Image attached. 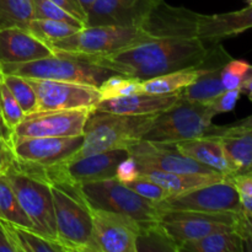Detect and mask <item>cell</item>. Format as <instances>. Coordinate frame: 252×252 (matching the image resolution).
<instances>
[{
	"mask_svg": "<svg viewBox=\"0 0 252 252\" xmlns=\"http://www.w3.org/2000/svg\"><path fill=\"white\" fill-rule=\"evenodd\" d=\"M32 4H33L34 19L58 20V21L68 22L79 27H85L84 24H81L79 20L68 14L65 10L62 9L52 0H32Z\"/></svg>",
	"mask_w": 252,
	"mask_h": 252,
	"instance_id": "obj_35",
	"label": "cell"
},
{
	"mask_svg": "<svg viewBox=\"0 0 252 252\" xmlns=\"http://www.w3.org/2000/svg\"><path fill=\"white\" fill-rule=\"evenodd\" d=\"M172 145L180 153L196 160L199 164L206 165L225 176L234 175L223 147L217 138L204 135V137L172 143Z\"/></svg>",
	"mask_w": 252,
	"mask_h": 252,
	"instance_id": "obj_22",
	"label": "cell"
},
{
	"mask_svg": "<svg viewBox=\"0 0 252 252\" xmlns=\"http://www.w3.org/2000/svg\"><path fill=\"white\" fill-rule=\"evenodd\" d=\"M53 2H56L58 6H61L62 9L65 10L68 14H70L71 16L75 17L76 20L84 24L85 26L86 22V12L84 11L83 6H81L80 1L79 0H52Z\"/></svg>",
	"mask_w": 252,
	"mask_h": 252,
	"instance_id": "obj_42",
	"label": "cell"
},
{
	"mask_svg": "<svg viewBox=\"0 0 252 252\" xmlns=\"http://www.w3.org/2000/svg\"><path fill=\"white\" fill-rule=\"evenodd\" d=\"M199 73H201V69L192 68L155 76V78L140 81V91L153 94V95H169V94L180 93L182 89L193 83L198 78Z\"/></svg>",
	"mask_w": 252,
	"mask_h": 252,
	"instance_id": "obj_25",
	"label": "cell"
},
{
	"mask_svg": "<svg viewBox=\"0 0 252 252\" xmlns=\"http://www.w3.org/2000/svg\"><path fill=\"white\" fill-rule=\"evenodd\" d=\"M239 196H252V170L229 176Z\"/></svg>",
	"mask_w": 252,
	"mask_h": 252,
	"instance_id": "obj_40",
	"label": "cell"
},
{
	"mask_svg": "<svg viewBox=\"0 0 252 252\" xmlns=\"http://www.w3.org/2000/svg\"><path fill=\"white\" fill-rule=\"evenodd\" d=\"M159 0H96L86 14L85 26H142Z\"/></svg>",
	"mask_w": 252,
	"mask_h": 252,
	"instance_id": "obj_16",
	"label": "cell"
},
{
	"mask_svg": "<svg viewBox=\"0 0 252 252\" xmlns=\"http://www.w3.org/2000/svg\"><path fill=\"white\" fill-rule=\"evenodd\" d=\"M4 223L15 252H65L59 244L41 235L33 229Z\"/></svg>",
	"mask_w": 252,
	"mask_h": 252,
	"instance_id": "obj_27",
	"label": "cell"
},
{
	"mask_svg": "<svg viewBox=\"0 0 252 252\" xmlns=\"http://www.w3.org/2000/svg\"><path fill=\"white\" fill-rule=\"evenodd\" d=\"M231 126L240 130H252V115L231 123Z\"/></svg>",
	"mask_w": 252,
	"mask_h": 252,
	"instance_id": "obj_46",
	"label": "cell"
},
{
	"mask_svg": "<svg viewBox=\"0 0 252 252\" xmlns=\"http://www.w3.org/2000/svg\"><path fill=\"white\" fill-rule=\"evenodd\" d=\"M179 98V93L169 95H153L140 91L132 95L101 100L94 110L120 115H158L175 105Z\"/></svg>",
	"mask_w": 252,
	"mask_h": 252,
	"instance_id": "obj_20",
	"label": "cell"
},
{
	"mask_svg": "<svg viewBox=\"0 0 252 252\" xmlns=\"http://www.w3.org/2000/svg\"><path fill=\"white\" fill-rule=\"evenodd\" d=\"M4 174L14 189L20 206L31 220L34 231L57 243L51 184L43 177L22 169L15 160L7 165Z\"/></svg>",
	"mask_w": 252,
	"mask_h": 252,
	"instance_id": "obj_5",
	"label": "cell"
},
{
	"mask_svg": "<svg viewBox=\"0 0 252 252\" xmlns=\"http://www.w3.org/2000/svg\"><path fill=\"white\" fill-rule=\"evenodd\" d=\"M0 137L7 143V144H11L12 139V130L5 125L4 120L1 117V113H0Z\"/></svg>",
	"mask_w": 252,
	"mask_h": 252,
	"instance_id": "obj_45",
	"label": "cell"
},
{
	"mask_svg": "<svg viewBox=\"0 0 252 252\" xmlns=\"http://www.w3.org/2000/svg\"><path fill=\"white\" fill-rule=\"evenodd\" d=\"M1 85H2V73L0 71V88H1Z\"/></svg>",
	"mask_w": 252,
	"mask_h": 252,
	"instance_id": "obj_50",
	"label": "cell"
},
{
	"mask_svg": "<svg viewBox=\"0 0 252 252\" xmlns=\"http://www.w3.org/2000/svg\"><path fill=\"white\" fill-rule=\"evenodd\" d=\"M79 1H80L81 6H83V9H84V11L88 14V11L90 10V7L93 6L94 2H95L96 0H79Z\"/></svg>",
	"mask_w": 252,
	"mask_h": 252,
	"instance_id": "obj_49",
	"label": "cell"
},
{
	"mask_svg": "<svg viewBox=\"0 0 252 252\" xmlns=\"http://www.w3.org/2000/svg\"><path fill=\"white\" fill-rule=\"evenodd\" d=\"M235 230L243 238L245 251H252V216H245L241 213Z\"/></svg>",
	"mask_w": 252,
	"mask_h": 252,
	"instance_id": "obj_41",
	"label": "cell"
},
{
	"mask_svg": "<svg viewBox=\"0 0 252 252\" xmlns=\"http://www.w3.org/2000/svg\"><path fill=\"white\" fill-rule=\"evenodd\" d=\"M2 74H14L26 79H47V80L71 81L98 86L115 73L111 69L94 63L78 54L53 52V54L37 61L22 64L0 66Z\"/></svg>",
	"mask_w": 252,
	"mask_h": 252,
	"instance_id": "obj_3",
	"label": "cell"
},
{
	"mask_svg": "<svg viewBox=\"0 0 252 252\" xmlns=\"http://www.w3.org/2000/svg\"><path fill=\"white\" fill-rule=\"evenodd\" d=\"M249 2H250V5H252V0H248Z\"/></svg>",
	"mask_w": 252,
	"mask_h": 252,
	"instance_id": "obj_52",
	"label": "cell"
},
{
	"mask_svg": "<svg viewBox=\"0 0 252 252\" xmlns=\"http://www.w3.org/2000/svg\"><path fill=\"white\" fill-rule=\"evenodd\" d=\"M98 91H100L101 100L132 95V94L140 93V80L121 74H113L98 86Z\"/></svg>",
	"mask_w": 252,
	"mask_h": 252,
	"instance_id": "obj_33",
	"label": "cell"
},
{
	"mask_svg": "<svg viewBox=\"0 0 252 252\" xmlns=\"http://www.w3.org/2000/svg\"><path fill=\"white\" fill-rule=\"evenodd\" d=\"M0 252H15V248L10 241L4 223L0 220Z\"/></svg>",
	"mask_w": 252,
	"mask_h": 252,
	"instance_id": "obj_44",
	"label": "cell"
},
{
	"mask_svg": "<svg viewBox=\"0 0 252 252\" xmlns=\"http://www.w3.org/2000/svg\"><path fill=\"white\" fill-rule=\"evenodd\" d=\"M81 29L83 27L75 26L68 22L48 19H32L27 26V31L31 32L34 37L46 44L65 38Z\"/></svg>",
	"mask_w": 252,
	"mask_h": 252,
	"instance_id": "obj_30",
	"label": "cell"
},
{
	"mask_svg": "<svg viewBox=\"0 0 252 252\" xmlns=\"http://www.w3.org/2000/svg\"><path fill=\"white\" fill-rule=\"evenodd\" d=\"M138 176H139V166H138L134 158L130 157V155L125 158V159L118 164L117 169H116L115 177L118 181L122 182V184H127V182L133 181V180L137 179Z\"/></svg>",
	"mask_w": 252,
	"mask_h": 252,
	"instance_id": "obj_39",
	"label": "cell"
},
{
	"mask_svg": "<svg viewBox=\"0 0 252 252\" xmlns=\"http://www.w3.org/2000/svg\"><path fill=\"white\" fill-rule=\"evenodd\" d=\"M154 39L139 26H85L75 33L48 43L53 52L81 57H103Z\"/></svg>",
	"mask_w": 252,
	"mask_h": 252,
	"instance_id": "obj_4",
	"label": "cell"
},
{
	"mask_svg": "<svg viewBox=\"0 0 252 252\" xmlns=\"http://www.w3.org/2000/svg\"><path fill=\"white\" fill-rule=\"evenodd\" d=\"M34 19L32 0H0V30L17 29L27 30Z\"/></svg>",
	"mask_w": 252,
	"mask_h": 252,
	"instance_id": "obj_29",
	"label": "cell"
},
{
	"mask_svg": "<svg viewBox=\"0 0 252 252\" xmlns=\"http://www.w3.org/2000/svg\"><path fill=\"white\" fill-rule=\"evenodd\" d=\"M93 110L34 111L24 116L14 128L19 137H74L84 134V126Z\"/></svg>",
	"mask_w": 252,
	"mask_h": 252,
	"instance_id": "obj_14",
	"label": "cell"
},
{
	"mask_svg": "<svg viewBox=\"0 0 252 252\" xmlns=\"http://www.w3.org/2000/svg\"><path fill=\"white\" fill-rule=\"evenodd\" d=\"M198 78L189 84V86L182 89L180 91V97L187 101H193V102H199L207 105L211 102L214 97L223 93L224 89L221 84V69L219 68H199Z\"/></svg>",
	"mask_w": 252,
	"mask_h": 252,
	"instance_id": "obj_24",
	"label": "cell"
},
{
	"mask_svg": "<svg viewBox=\"0 0 252 252\" xmlns=\"http://www.w3.org/2000/svg\"><path fill=\"white\" fill-rule=\"evenodd\" d=\"M252 29V5L238 11L198 15L196 37L204 42H218Z\"/></svg>",
	"mask_w": 252,
	"mask_h": 252,
	"instance_id": "obj_19",
	"label": "cell"
},
{
	"mask_svg": "<svg viewBox=\"0 0 252 252\" xmlns=\"http://www.w3.org/2000/svg\"><path fill=\"white\" fill-rule=\"evenodd\" d=\"M248 62L230 59L221 69V84L225 90L240 89L246 80V73L249 68Z\"/></svg>",
	"mask_w": 252,
	"mask_h": 252,
	"instance_id": "obj_36",
	"label": "cell"
},
{
	"mask_svg": "<svg viewBox=\"0 0 252 252\" xmlns=\"http://www.w3.org/2000/svg\"><path fill=\"white\" fill-rule=\"evenodd\" d=\"M241 96L240 89H231V90H224L223 93L219 94L217 97H214L211 102L207 105L218 115V113L230 112L235 108L239 98Z\"/></svg>",
	"mask_w": 252,
	"mask_h": 252,
	"instance_id": "obj_38",
	"label": "cell"
},
{
	"mask_svg": "<svg viewBox=\"0 0 252 252\" xmlns=\"http://www.w3.org/2000/svg\"><path fill=\"white\" fill-rule=\"evenodd\" d=\"M2 83L12 94L25 115L37 111V95L29 79L14 74H2Z\"/></svg>",
	"mask_w": 252,
	"mask_h": 252,
	"instance_id": "obj_32",
	"label": "cell"
},
{
	"mask_svg": "<svg viewBox=\"0 0 252 252\" xmlns=\"http://www.w3.org/2000/svg\"><path fill=\"white\" fill-rule=\"evenodd\" d=\"M2 171H4V167H2V165L1 164H0V174H1V172Z\"/></svg>",
	"mask_w": 252,
	"mask_h": 252,
	"instance_id": "obj_51",
	"label": "cell"
},
{
	"mask_svg": "<svg viewBox=\"0 0 252 252\" xmlns=\"http://www.w3.org/2000/svg\"><path fill=\"white\" fill-rule=\"evenodd\" d=\"M53 54V49L25 29L0 30V66L22 64Z\"/></svg>",
	"mask_w": 252,
	"mask_h": 252,
	"instance_id": "obj_18",
	"label": "cell"
},
{
	"mask_svg": "<svg viewBox=\"0 0 252 252\" xmlns=\"http://www.w3.org/2000/svg\"><path fill=\"white\" fill-rule=\"evenodd\" d=\"M155 115L133 116L93 110L84 126V142L74 157L115 149L128 150L143 139Z\"/></svg>",
	"mask_w": 252,
	"mask_h": 252,
	"instance_id": "obj_2",
	"label": "cell"
},
{
	"mask_svg": "<svg viewBox=\"0 0 252 252\" xmlns=\"http://www.w3.org/2000/svg\"><path fill=\"white\" fill-rule=\"evenodd\" d=\"M12 160H14V155H12L11 147L0 137V164L2 165L4 170L6 169V166Z\"/></svg>",
	"mask_w": 252,
	"mask_h": 252,
	"instance_id": "obj_43",
	"label": "cell"
},
{
	"mask_svg": "<svg viewBox=\"0 0 252 252\" xmlns=\"http://www.w3.org/2000/svg\"><path fill=\"white\" fill-rule=\"evenodd\" d=\"M139 176L150 179L155 184L169 192V194L182 193V192L191 191L206 185L214 184L224 180L225 175L223 174H180V172H164L158 170L139 169Z\"/></svg>",
	"mask_w": 252,
	"mask_h": 252,
	"instance_id": "obj_23",
	"label": "cell"
},
{
	"mask_svg": "<svg viewBox=\"0 0 252 252\" xmlns=\"http://www.w3.org/2000/svg\"><path fill=\"white\" fill-rule=\"evenodd\" d=\"M93 234L89 252H137L140 225L128 217L91 209Z\"/></svg>",
	"mask_w": 252,
	"mask_h": 252,
	"instance_id": "obj_12",
	"label": "cell"
},
{
	"mask_svg": "<svg viewBox=\"0 0 252 252\" xmlns=\"http://www.w3.org/2000/svg\"><path fill=\"white\" fill-rule=\"evenodd\" d=\"M37 95V111L94 110L101 101L97 88L71 81L29 79Z\"/></svg>",
	"mask_w": 252,
	"mask_h": 252,
	"instance_id": "obj_13",
	"label": "cell"
},
{
	"mask_svg": "<svg viewBox=\"0 0 252 252\" xmlns=\"http://www.w3.org/2000/svg\"><path fill=\"white\" fill-rule=\"evenodd\" d=\"M125 185L129 187L130 189H133L135 193H138L139 196L144 197V198L149 199L152 202H160L164 198H166L167 196H170L169 192L165 191L162 187H160L154 181L144 176H138L135 180L127 182Z\"/></svg>",
	"mask_w": 252,
	"mask_h": 252,
	"instance_id": "obj_37",
	"label": "cell"
},
{
	"mask_svg": "<svg viewBox=\"0 0 252 252\" xmlns=\"http://www.w3.org/2000/svg\"><path fill=\"white\" fill-rule=\"evenodd\" d=\"M0 220L22 228L33 229L31 220L20 206L4 171L0 174Z\"/></svg>",
	"mask_w": 252,
	"mask_h": 252,
	"instance_id": "obj_28",
	"label": "cell"
},
{
	"mask_svg": "<svg viewBox=\"0 0 252 252\" xmlns=\"http://www.w3.org/2000/svg\"><path fill=\"white\" fill-rule=\"evenodd\" d=\"M207 135L220 142L234 175L252 170V130L236 129L231 125H213Z\"/></svg>",
	"mask_w": 252,
	"mask_h": 252,
	"instance_id": "obj_21",
	"label": "cell"
},
{
	"mask_svg": "<svg viewBox=\"0 0 252 252\" xmlns=\"http://www.w3.org/2000/svg\"><path fill=\"white\" fill-rule=\"evenodd\" d=\"M241 213H203L194 211L159 209L158 224L179 246L218 231L235 230Z\"/></svg>",
	"mask_w": 252,
	"mask_h": 252,
	"instance_id": "obj_9",
	"label": "cell"
},
{
	"mask_svg": "<svg viewBox=\"0 0 252 252\" xmlns=\"http://www.w3.org/2000/svg\"><path fill=\"white\" fill-rule=\"evenodd\" d=\"M159 209L194 211L203 213H243L240 196L230 179L206 185L182 193L170 194L157 202Z\"/></svg>",
	"mask_w": 252,
	"mask_h": 252,
	"instance_id": "obj_10",
	"label": "cell"
},
{
	"mask_svg": "<svg viewBox=\"0 0 252 252\" xmlns=\"http://www.w3.org/2000/svg\"><path fill=\"white\" fill-rule=\"evenodd\" d=\"M139 251H177L179 246L169 238L164 229L157 223L140 226L137 238V252Z\"/></svg>",
	"mask_w": 252,
	"mask_h": 252,
	"instance_id": "obj_31",
	"label": "cell"
},
{
	"mask_svg": "<svg viewBox=\"0 0 252 252\" xmlns=\"http://www.w3.org/2000/svg\"><path fill=\"white\" fill-rule=\"evenodd\" d=\"M0 113H1L5 125L11 130H14V128L21 122L25 116L21 106L19 105L16 98L12 96L4 83L0 88Z\"/></svg>",
	"mask_w": 252,
	"mask_h": 252,
	"instance_id": "obj_34",
	"label": "cell"
},
{
	"mask_svg": "<svg viewBox=\"0 0 252 252\" xmlns=\"http://www.w3.org/2000/svg\"><path fill=\"white\" fill-rule=\"evenodd\" d=\"M217 113L208 105L180 97L175 105L155 115L143 140L172 144L207 135Z\"/></svg>",
	"mask_w": 252,
	"mask_h": 252,
	"instance_id": "obj_6",
	"label": "cell"
},
{
	"mask_svg": "<svg viewBox=\"0 0 252 252\" xmlns=\"http://www.w3.org/2000/svg\"><path fill=\"white\" fill-rule=\"evenodd\" d=\"M52 186L57 243L64 251L89 252L93 234V217L81 196Z\"/></svg>",
	"mask_w": 252,
	"mask_h": 252,
	"instance_id": "obj_8",
	"label": "cell"
},
{
	"mask_svg": "<svg viewBox=\"0 0 252 252\" xmlns=\"http://www.w3.org/2000/svg\"><path fill=\"white\" fill-rule=\"evenodd\" d=\"M244 252V240L236 230L218 231L181 245L180 252Z\"/></svg>",
	"mask_w": 252,
	"mask_h": 252,
	"instance_id": "obj_26",
	"label": "cell"
},
{
	"mask_svg": "<svg viewBox=\"0 0 252 252\" xmlns=\"http://www.w3.org/2000/svg\"><path fill=\"white\" fill-rule=\"evenodd\" d=\"M83 135L74 137H19L12 135L14 160L26 166L48 167L70 159L81 148Z\"/></svg>",
	"mask_w": 252,
	"mask_h": 252,
	"instance_id": "obj_11",
	"label": "cell"
},
{
	"mask_svg": "<svg viewBox=\"0 0 252 252\" xmlns=\"http://www.w3.org/2000/svg\"><path fill=\"white\" fill-rule=\"evenodd\" d=\"M240 90H241V94H245V95L252 101V78L249 79V80H246L245 83L243 84Z\"/></svg>",
	"mask_w": 252,
	"mask_h": 252,
	"instance_id": "obj_48",
	"label": "cell"
},
{
	"mask_svg": "<svg viewBox=\"0 0 252 252\" xmlns=\"http://www.w3.org/2000/svg\"><path fill=\"white\" fill-rule=\"evenodd\" d=\"M128 154L134 158L139 169L180 172V174H217L218 172L180 153L172 144H161V143L142 139L128 149Z\"/></svg>",
	"mask_w": 252,
	"mask_h": 252,
	"instance_id": "obj_15",
	"label": "cell"
},
{
	"mask_svg": "<svg viewBox=\"0 0 252 252\" xmlns=\"http://www.w3.org/2000/svg\"><path fill=\"white\" fill-rule=\"evenodd\" d=\"M241 208H243V214L245 216H252V196H241Z\"/></svg>",
	"mask_w": 252,
	"mask_h": 252,
	"instance_id": "obj_47",
	"label": "cell"
},
{
	"mask_svg": "<svg viewBox=\"0 0 252 252\" xmlns=\"http://www.w3.org/2000/svg\"><path fill=\"white\" fill-rule=\"evenodd\" d=\"M198 12L185 7H175L159 0L142 24V29L159 37H196V22Z\"/></svg>",
	"mask_w": 252,
	"mask_h": 252,
	"instance_id": "obj_17",
	"label": "cell"
},
{
	"mask_svg": "<svg viewBox=\"0 0 252 252\" xmlns=\"http://www.w3.org/2000/svg\"><path fill=\"white\" fill-rule=\"evenodd\" d=\"M208 52L198 37H159L103 57H85L121 75L148 80L182 69L198 68Z\"/></svg>",
	"mask_w": 252,
	"mask_h": 252,
	"instance_id": "obj_1",
	"label": "cell"
},
{
	"mask_svg": "<svg viewBox=\"0 0 252 252\" xmlns=\"http://www.w3.org/2000/svg\"><path fill=\"white\" fill-rule=\"evenodd\" d=\"M79 192L91 209L122 214L137 221L140 226L158 221L159 208L157 202L139 196L116 177L81 185Z\"/></svg>",
	"mask_w": 252,
	"mask_h": 252,
	"instance_id": "obj_7",
	"label": "cell"
}]
</instances>
